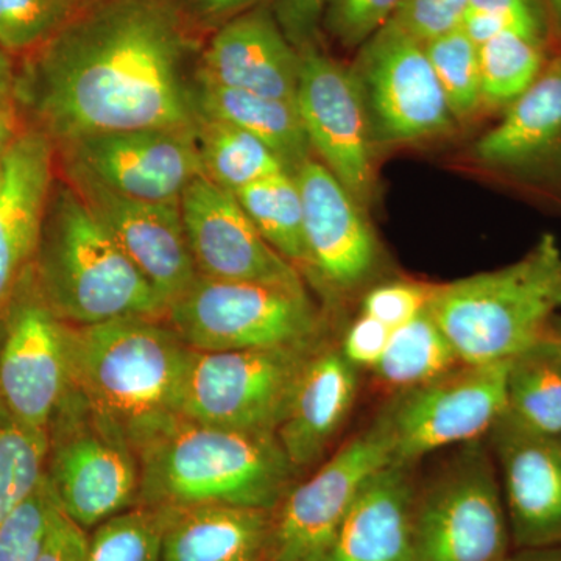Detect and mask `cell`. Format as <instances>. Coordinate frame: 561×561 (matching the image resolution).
Here are the masks:
<instances>
[{
	"label": "cell",
	"mask_w": 561,
	"mask_h": 561,
	"mask_svg": "<svg viewBox=\"0 0 561 561\" xmlns=\"http://www.w3.org/2000/svg\"><path fill=\"white\" fill-rule=\"evenodd\" d=\"M190 38L173 0H91L25 57L14 101L55 147L135 128H197Z\"/></svg>",
	"instance_id": "6da1fadb"
},
{
	"label": "cell",
	"mask_w": 561,
	"mask_h": 561,
	"mask_svg": "<svg viewBox=\"0 0 561 561\" xmlns=\"http://www.w3.org/2000/svg\"><path fill=\"white\" fill-rule=\"evenodd\" d=\"M69 391L138 456L183 419L192 348L164 319L127 317L66 330Z\"/></svg>",
	"instance_id": "7a4b0ae2"
},
{
	"label": "cell",
	"mask_w": 561,
	"mask_h": 561,
	"mask_svg": "<svg viewBox=\"0 0 561 561\" xmlns=\"http://www.w3.org/2000/svg\"><path fill=\"white\" fill-rule=\"evenodd\" d=\"M138 504H224L273 511L298 471L273 432L209 426L180 419L138 454Z\"/></svg>",
	"instance_id": "3957f363"
},
{
	"label": "cell",
	"mask_w": 561,
	"mask_h": 561,
	"mask_svg": "<svg viewBox=\"0 0 561 561\" xmlns=\"http://www.w3.org/2000/svg\"><path fill=\"white\" fill-rule=\"evenodd\" d=\"M32 276L43 300L70 327L168 313L160 294L66 180L51 186Z\"/></svg>",
	"instance_id": "277c9868"
},
{
	"label": "cell",
	"mask_w": 561,
	"mask_h": 561,
	"mask_svg": "<svg viewBox=\"0 0 561 561\" xmlns=\"http://www.w3.org/2000/svg\"><path fill=\"white\" fill-rule=\"evenodd\" d=\"M427 311L463 364L512 360L551 337L561 311V247L553 234L513 264L432 286Z\"/></svg>",
	"instance_id": "5b68a950"
},
{
	"label": "cell",
	"mask_w": 561,
	"mask_h": 561,
	"mask_svg": "<svg viewBox=\"0 0 561 561\" xmlns=\"http://www.w3.org/2000/svg\"><path fill=\"white\" fill-rule=\"evenodd\" d=\"M169 327L197 351L280 348L320 342L306 287L197 276L169 306Z\"/></svg>",
	"instance_id": "8992f818"
},
{
	"label": "cell",
	"mask_w": 561,
	"mask_h": 561,
	"mask_svg": "<svg viewBox=\"0 0 561 561\" xmlns=\"http://www.w3.org/2000/svg\"><path fill=\"white\" fill-rule=\"evenodd\" d=\"M511 527L496 463L482 443L460 456L416 491L413 561H505Z\"/></svg>",
	"instance_id": "52a82bcc"
},
{
	"label": "cell",
	"mask_w": 561,
	"mask_h": 561,
	"mask_svg": "<svg viewBox=\"0 0 561 561\" xmlns=\"http://www.w3.org/2000/svg\"><path fill=\"white\" fill-rule=\"evenodd\" d=\"M350 68L376 149L430 142L456 131L459 122L424 44L393 21L362 44Z\"/></svg>",
	"instance_id": "ba28073f"
},
{
	"label": "cell",
	"mask_w": 561,
	"mask_h": 561,
	"mask_svg": "<svg viewBox=\"0 0 561 561\" xmlns=\"http://www.w3.org/2000/svg\"><path fill=\"white\" fill-rule=\"evenodd\" d=\"M321 343L280 348L192 350L184 381L183 419L250 432H273Z\"/></svg>",
	"instance_id": "9c48e42d"
},
{
	"label": "cell",
	"mask_w": 561,
	"mask_h": 561,
	"mask_svg": "<svg viewBox=\"0 0 561 561\" xmlns=\"http://www.w3.org/2000/svg\"><path fill=\"white\" fill-rule=\"evenodd\" d=\"M47 440V482L61 511L84 530L138 504V456L72 391L51 419Z\"/></svg>",
	"instance_id": "30bf717a"
},
{
	"label": "cell",
	"mask_w": 561,
	"mask_h": 561,
	"mask_svg": "<svg viewBox=\"0 0 561 561\" xmlns=\"http://www.w3.org/2000/svg\"><path fill=\"white\" fill-rule=\"evenodd\" d=\"M508 364H461L434 381L398 391L379 413L393 445V463L413 465L437 449L489 435L507 411Z\"/></svg>",
	"instance_id": "8fae6325"
},
{
	"label": "cell",
	"mask_w": 561,
	"mask_h": 561,
	"mask_svg": "<svg viewBox=\"0 0 561 561\" xmlns=\"http://www.w3.org/2000/svg\"><path fill=\"white\" fill-rule=\"evenodd\" d=\"M390 463L393 445L378 415L273 508L268 561L319 560L362 486Z\"/></svg>",
	"instance_id": "7c38bea8"
},
{
	"label": "cell",
	"mask_w": 561,
	"mask_h": 561,
	"mask_svg": "<svg viewBox=\"0 0 561 561\" xmlns=\"http://www.w3.org/2000/svg\"><path fill=\"white\" fill-rule=\"evenodd\" d=\"M298 54L297 108L312 153L362 209L370 208L376 191V147L353 70L321 49L317 41Z\"/></svg>",
	"instance_id": "4fadbf2b"
},
{
	"label": "cell",
	"mask_w": 561,
	"mask_h": 561,
	"mask_svg": "<svg viewBox=\"0 0 561 561\" xmlns=\"http://www.w3.org/2000/svg\"><path fill=\"white\" fill-rule=\"evenodd\" d=\"M62 168L144 202H176L202 175L197 128H135L98 133L55 147Z\"/></svg>",
	"instance_id": "5bb4252c"
},
{
	"label": "cell",
	"mask_w": 561,
	"mask_h": 561,
	"mask_svg": "<svg viewBox=\"0 0 561 561\" xmlns=\"http://www.w3.org/2000/svg\"><path fill=\"white\" fill-rule=\"evenodd\" d=\"M68 324L41 297L32 271L7 308L0 400L18 420L47 431L69 390Z\"/></svg>",
	"instance_id": "9a60e30c"
},
{
	"label": "cell",
	"mask_w": 561,
	"mask_h": 561,
	"mask_svg": "<svg viewBox=\"0 0 561 561\" xmlns=\"http://www.w3.org/2000/svg\"><path fill=\"white\" fill-rule=\"evenodd\" d=\"M180 208L198 275L305 287L300 271L265 241L236 195L205 173L187 184Z\"/></svg>",
	"instance_id": "2e32d148"
},
{
	"label": "cell",
	"mask_w": 561,
	"mask_h": 561,
	"mask_svg": "<svg viewBox=\"0 0 561 561\" xmlns=\"http://www.w3.org/2000/svg\"><path fill=\"white\" fill-rule=\"evenodd\" d=\"M62 172L169 309L198 276L184 231L180 201H136L73 169L62 168Z\"/></svg>",
	"instance_id": "e0dca14e"
},
{
	"label": "cell",
	"mask_w": 561,
	"mask_h": 561,
	"mask_svg": "<svg viewBox=\"0 0 561 561\" xmlns=\"http://www.w3.org/2000/svg\"><path fill=\"white\" fill-rule=\"evenodd\" d=\"M489 442L513 546H561V438L531 430L505 411Z\"/></svg>",
	"instance_id": "ac0fdd59"
},
{
	"label": "cell",
	"mask_w": 561,
	"mask_h": 561,
	"mask_svg": "<svg viewBox=\"0 0 561 561\" xmlns=\"http://www.w3.org/2000/svg\"><path fill=\"white\" fill-rule=\"evenodd\" d=\"M474 161L535 190L561 192V51L471 147Z\"/></svg>",
	"instance_id": "d6986e66"
},
{
	"label": "cell",
	"mask_w": 561,
	"mask_h": 561,
	"mask_svg": "<svg viewBox=\"0 0 561 561\" xmlns=\"http://www.w3.org/2000/svg\"><path fill=\"white\" fill-rule=\"evenodd\" d=\"M302 202L309 271L332 289L348 291L370 276L378 241L345 186L316 157L294 172Z\"/></svg>",
	"instance_id": "ffe728a7"
},
{
	"label": "cell",
	"mask_w": 561,
	"mask_h": 561,
	"mask_svg": "<svg viewBox=\"0 0 561 561\" xmlns=\"http://www.w3.org/2000/svg\"><path fill=\"white\" fill-rule=\"evenodd\" d=\"M57 149L27 125L0 160V312L27 278L46 216Z\"/></svg>",
	"instance_id": "44dd1931"
},
{
	"label": "cell",
	"mask_w": 561,
	"mask_h": 561,
	"mask_svg": "<svg viewBox=\"0 0 561 561\" xmlns=\"http://www.w3.org/2000/svg\"><path fill=\"white\" fill-rule=\"evenodd\" d=\"M300 54L267 7L225 22L203 51L197 81L297 103Z\"/></svg>",
	"instance_id": "7402d4cb"
},
{
	"label": "cell",
	"mask_w": 561,
	"mask_h": 561,
	"mask_svg": "<svg viewBox=\"0 0 561 561\" xmlns=\"http://www.w3.org/2000/svg\"><path fill=\"white\" fill-rule=\"evenodd\" d=\"M412 465L390 463L371 476L317 561H413Z\"/></svg>",
	"instance_id": "603a6c76"
},
{
	"label": "cell",
	"mask_w": 561,
	"mask_h": 561,
	"mask_svg": "<svg viewBox=\"0 0 561 561\" xmlns=\"http://www.w3.org/2000/svg\"><path fill=\"white\" fill-rule=\"evenodd\" d=\"M357 397V368L337 348L320 346L302 368L275 435L298 472L320 461Z\"/></svg>",
	"instance_id": "cb8c5ba5"
},
{
	"label": "cell",
	"mask_w": 561,
	"mask_h": 561,
	"mask_svg": "<svg viewBox=\"0 0 561 561\" xmlns=\"http://www.w3.org/2000/svg\"><path fill=\"white\" fill-rule=\"evenodd\" d=\"M164 508L162 561H268L272 511L224 504Z\"/></svg>",
	"instance_id": "d4e9b609"
},
{
	"label": "cell",
	"mask_w": 561,
	"mask_h": 561,
	"mask_svg": "<svg viewBox=\"0 0 561 561\" xmlns=\"http://www.w3.org/2000/svg\"><path fill=\"white\" fill-rule=\"evenodd\" d=\"M202 116L227 122L256 136L294 173L313 157L297 103L197 81Z\"/></svg>",
	"instance_id": "484cf974"
},
{
	"label": "cell",
	"mask_w": 561,
	"mask_h": 561,
	"mask_svg": "<svg viewBox=\"0 0 561 561\" xmlns=\"http://www.w3.org/2000/svg\"><path fill=\"white\" fill-rule=\"evenodd\" d=\"M461 364L451 342L426 308L391 331L389 345L373 370L383 386L398 393L434 381Z\"/></svg>",
	"instance_id": "4316f807"
},
{
	"label": "cell",
	"mask_w": 561,
	"mask_h": 561,
	"mask_svg": "<svg viewBox=\"0 0 561 561\" xmlns=\"http://www.w3.org/2000/svg\"><path fill=\"white\" fill-rule=\"evenodd\" d=\"M507 411L531 430L560 437L561 348L553 332L508 364Z\"/></svg>",
	"instance_id": "83f0119b"
},
{
	"label": "cell",
	"mask_w": 561,
	"mask_h": 561,
	"mask_svg": "<svg viewBox=\"0 0 561 561\" xmlns=\"http://www.w3.org/2000/svg\"><path fill=\"white\" fill-rule=\"evenodd\" d=\"M197 139L203 172L232 194L275 173L289 172L261 139L227 122L201 114Z\"/></svg>",
	"instance_id": "f1b7e54d"
},
{
	"label": "cell",
	"mask_w": 561,
	"mask_h": 561,
	"mask_svg": "<svg viewBox=\"0 0 561 561\" xmlns=\"http://www.w3.org/2000/svg\"><path fill=\"white\" fill-rule=\"evenodd\" d=\"M265 241L295 267L309 268L302 202L294 173L279 172L236 192Z\"/></svg>",
	"instance_id": "f546056e"
},
{
	"label": "cell",
	"mask_w": 561,
	"mask_h": 561,
	"mask_svg": "<svg viewBox=\"0 0 561 561\" xmlns=\"http://www.w3.org/2000/svg\"><path fill=\"white\" fill-rule=\"evenodd\" d=\"M483 110L505 111L529 90L548 65L549 39L538 36H496L479 46Z\"/></svg>",
	"instance_id": "4dcf8cb0"
},
{
	"label": "cell",
	"mask_w": 561,
	"mask_h": 561,
	"mask_svg": "<svg viewBox=\"0 0 561 561\" xmlns=\"http://www.w3.org/2000/svg\"><path fill=\"white\" fill-rule=\"evenodd\" d=\"M47 431L18 420L0 400V526L46 474Z\"/></svg>",
	"instance_id": "1f68e13d"
},
{
	"label": "cell",
	"mask_w": 561,
	"mask_h": 561,
	"mask_svg": "<svg viewBox=\"0 0 561 561\" xmlns=\"http://www.w3.org/2000/svg\"><path fill=\"white\" fill-rule=\"evenodd\" d=\"M454 117L461 124L483 110L479 46L459 27L424 43Z\"/></svg>",
	"instance_id": "d6a6232c"
},
{
	"label": "cell",
	"mask_w": 561,
	"mask_h": 561,
	"mask_svg": "<svg viewBox=\"0 0 561 561\" xmlns=\"http://www.w3.org/2000/svg\"><path fill=\"white\" fill-rule=\"evenodd\" d=\"M168 508L135 505L94 527L88 561H162Z\"/></svg>",
	"instance_id": "836d02e7"
},
{
	"label": "cell",
	"mask_w": 561,
	"mask_h": 561,
	"mask_svg": "<svg viewBox=\"0 0 561 561\" xmlns=\"http://www.w3.org/2000/svg\"><path fill=\"white\" fill-rule=\"evenodd\" d=\"M80 9L73 0H0V49L28 57Z\"/></svg>",
	"instance_id": "e575fe53"
},
{
	"label": "cell",
	"mask_w": 561,
	"mask_h": 561,
	"mask_svg": "<svg viewBox=\"0 0 561 561\" xmlns=\"http://www.w3.org/2000/svg\"><path fill=\"white\" fill-rule=\"evenodd\" d=\"M57 505L44 474L38 486L0 526V561H38Z\"/></svg>",
	"instance_id": "d590c367"
},
{
	"label": "cell",
	"mask_w": 561,
	"mask_h": 561,
	"mask_svg": "<svg viewBox=\"0 0 561 561\" xmlns=\"http://www.w3.org/2000/svg\"><path fill=\"white\" fill-rule=\"evenodd\" d=\"M401 0H327L323 24L346 49H359L393 18Z\"/></svg>",
	"instance_id": "8d00e7d4"
},
{
	"label": "cell",
	"mask_w": 561,
	"mask_h": 561,
	"mask_svg": "<svg viewBox=\"0 0 561 561\" xmlns=\"http://www.w3.org/2000/svg\"><path fill=\"white\" fill-rule=\"evenodd\" d=\"M470 0H401L391 21L420 43L456 31Z\"/></svg>",
	"instance_id": "74e56055"
},
{
	"label": "cell",
	"mask_w": 561,
	"mask_h": 561,
	"mask_svg": "<svg viewBox=\"0 0 561 561\" xmlns=\"http://www.w3.org/2000/svg\"><path fill=\"white\" fill-rule=\"evenodd\" d=\"M432 286L419 283H389L375 287L365 297L362 312L381 321L390 330H397L402 324L420 316L427 308Z\"/></svg>",
	"instance_id": "f35d334b"
},
{
	"label": "cell",
	"mask_w": 561,
	"mask_h": 561,
	"mask_svg": "<svg viewBox=\"0 0 561 561\" xmlns=\"http://www.w3.org/2000/svg\"><path fill=\"white\" fill-rule=\"evenodd\" d=\"M327 0H273L272 13L295 49L316 43Z\"/></svg>",
	"instance_id": "ab89813d"
},
{
	"label": "cell",
	"mask_w": 561,
	"mask_h": 561,
	"mask_svg": "<svg viewBox=\"0 0 561 561\" xmlns=\"http://www.w3.org/2000/svg\"><path fill=\"white\" fill-rule=\"evenodd\" d=\"M391 331L381 321L362 312L342 342V354L354 367L375 368L389 345Z\"/></svg>",
	"instance_id": "60d3db41"
},
{
	"label": "cell",
	"mask_w": 561,
	"mask_h": 561,
	"mask_svg": "<svg viewBox=\"0 0 561 561\" xmlns=\"http://www.w3.org/2000/svg\"><path fill=\"white\" fill-rule=\"evenodd\" d=\"M88 545L90 537L87 530L73 523L57 505L38 561H88Z\"/></svg>",
	"instance_id": "b9f144b4"
},
{
	"label": "cell",
	"mask_w": 561,
	"mask_h": 561,
	"mask_svg": "<svg viewBox=\"0 0 561 561\" xmlns=\"http://www.w3.org/2000/svg\"><path fill=\"white\" fill-rule=\"evenodd\" d=\"M22 125V113L14 95L0 98V160L5 157L7 151L13 146L18 136L24 131Z\"/></svg>",
	"instance_id": "7bdbcfd3"
},
{
	"label": "cell",
	"mask_w": 561,
	"mask_h": 561,
	"mask_svg": "<svg viewBox=\"0 0 561 561\" xmlns=\"http://www.w3.org/2000/svg\"><path fill=\"white\" fill-rule=\"evenodd\" d=\"M195 10L206 20H231L253 7L257 0H192Z\"/></svg>",
	"instance_id": "ee69618b"
},
{
	"label": "cell",
	"mask_w": 561,
	"mask_h": 561,
	"mask_svg": "<svg viewBox=\"0 0 561 561\" xmlns=\"http://www.w3.org/2000/svg\"><path fill=\"white\" fill-rule=\"evenodd\" d=\"M505 561H561V546L548 548L518 549Z\"/></svg>",
	"instance_id": "f6af8a7d"
},
{
	"label": "cell",
	"mask_w": 561,
	"mask_h": 561,
	"mask_svg": "<svg viewBox=\"0 0 561 561\" xmlns=\"http://www.w3.org/2000/svg\"><path fill=\"white\" fill-rule=\"evenodd\" d=\"M16 69L9 54L0 49V98H11L14 91Z\"/></svg>",
	"instance_id": "bcb514c9"
},
{
	"label": "cell",
	"mask_w": 561,
	"mask_h": 561,
	"mask_svg": "<svg viewBox=\"0 0 561 561\" xmlns=\"http://www.w3.org/2000/svg\"><path fill=\"white\" fill-rule=\"evenodd\" d=\"M551 13L553 31L561 33V0H545Z\"/></svg>",
	"instance_id": "7dc6e473"
},
{
	"label": "cell",
	"mask_w": 561,
	"mask_h": 561,
	"mask_svg": "<svg viewBox=\"0 0 561 561\" xmlns=\"http://www.w3.org/2000/svg\"><path fill=\"white\" fill-rule=\"evenodd\" d=\"M553 339H556V342L559 343V346L561 348V327H560V324H557L556 331H553Z\"/></svg>",
	"instance_id": "c3c4849f"
},
{
	"label": "cell",
	"mask_w": 561,
	"mask_h": 561,
	"mask_svg": "<svg viewBox=\"0 0 561 561\" xmlns=\"http://www.w3.org/2000/svg\"><path fill=\"white\" fill-rule=\"evenodd\" d=\"M73 2L79 3V5H84V3L91 2V0H73Z\"/></svg>",
	"instance_id": "681fc988"
},
{
	"label": "cell",
	"mask_w": 561,
	"mask_h": 561,
	"mask_svg": "<svg viewBox=\"0 0 561 561\" xmlns=\"http://www.w3.org/2000/svg\"><path fill=\"white\" fill-rule=\"evenodd\" d=\"M560 438H561V434H560Z\"/></svg>",
	"instance_id": "f907efd6"
}]
</instances>
